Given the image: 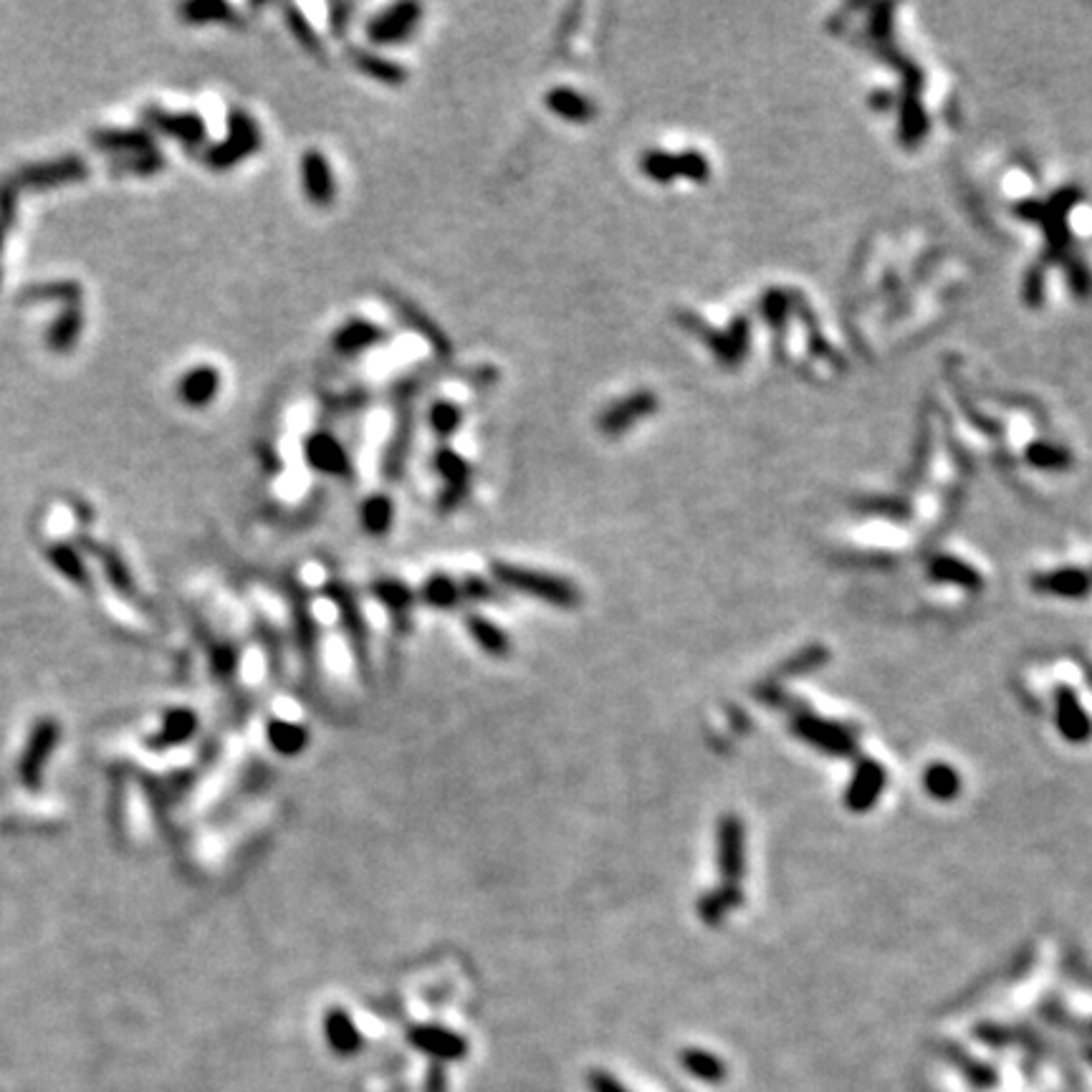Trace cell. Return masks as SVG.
<instances>
[{"label": "cell", "mask_w": 1092, "mask_h": 1092, "mask_svg": "<svg viewBox=\"0 0 1092 1092\" xmlns=\"http://www.w3.org/2000/svg\"><path fill=\"white\" fill-rule=\"evenodd\" d=\"M301 450L308 468L322 473V476L352 478V473H355L350 453H347V448L341 445V440L329 433V430H314V433H308Z\"/></svg>", "instance_id": "cell-5"}, {"label": "cell", "mask_w": 1092, "mask_h": 1092, "mask_svg": "<svg viewBox=\"0 0 1092 1092\" xmlns=\"http://www.w3.org/2000/svg\"><path fill=\"white\" fill-rule=\"evenodd\" d=\"M180 19H185L187 24L241 26V19L233 5L223 3V0H195V3L182 5Z\"/></svg>", "instance_id": "cell-22"}, {"label": "cell", "mask_w": 1092, "mask_h": 1092, "mask_svg": "<svg viewBox=\"0 0 1092 1092\" xmlns=\"http://www.w3.org/2000/svg\"><path fill=\"white\" fill-rule=\"evenodd\" d=\"M544 107L554 117L572 121V124H589L597 117V104L587 94L572 89V86H554L544 94Z\"/></svg>", "instance_id": "cell-13"}, {"label": "cell", "mask_w": 1092, "mask_h": 1092, "mask_svg": "<svg viewBox=\"0 0 1092 1092\" xmlns=\"http://www.w3.org/2000/svg\"><path fill=\"white\" fill-rule=\"evenodd\" d=\"M284 21H286V26H289L291 36L296 38V43H299L303 51H306L308 57L317 59L319 64H327V59H329L327 46H324V41L319 38L317 29L308 24V19L301 13L299 8H296V5H284Z\"/></svg>", "instance_id": "cell-20"}, {"label": "cell", "mask_w": 1092, "mask_h": 1092, "mask_svg": "<svg viewBox=\"0 0 1092 1092\" xmlns=\"http://www.w3.org/2000/svg\"><path fill=\"white\" fill-rule=\"evenodd\" d=\"M410 1045L423 1055L438 1062H458L468 1055V1042L453 1029L438 1027V1024H421L407 1034Z\"/></svg>", "instance_id": "cell-10"}, {"label": "cell", "mask_w": 1092, "mask_h": 1092, "mask_svg": "<svg viewBox=\"0 0 1092 1092\" xmlns=\"http://www.w3.org/2000/svg\"><path fill=\"white\" fill-rule=\"evenodd\" d=\"M86 165L79 157H66L57 159V162L48 165H31V168L19 170L13 185L19 187H48V185H61V182H69L76 178H84Z\"/></svg>", "instance_id": "cell-14"}, {"label": "cell", "mask_w": 1092, "mask_h": 1092, "mask_svg": "<svg viewBox=\"0 0 1092 1092\" xmlns=\"http://www.w3.org/2000/svg\"><path fill=\"white\" fill-rule=\"evenodd\" d=\"M388 339L390 332L379 327L377 322L364 317H352L344 324H339V329L332 334V350L344 360H355V357H362L383 347Z\"/></svg>", "instance_id": "cell-8"}, {"label": "cell", "mask_w": 1092, "mask_h": 1092, "mask_svg": "<svg viewBox=\"0 0 1092 1092\" xmlns=\"http://www.w3.org/2000/svg\"><path fill=\"white\" fill-rule=\"evenodd\" d=\"M410 407L412 405L400 407V417H397L395 433H393V438H390L388 448H385V456H383V473L390 478V481L402 478V473H405V466H407V458H410V450H412V440H415V417H412Z\"/></svg>", "instance_id": "cell-11"}, {"label": "cell", "mask_w": 1092, "mask_h": 1092, "mask_svg": "<svg viewBox=\"0 0 1092 1092\" xmlns=\"http://www.w3.org/2000/svg\"><path fill=\"white\" fill-rule=\"evenodd\" d=\"M15 185L13 182H5V185H0V218H3V225H8V220L13 218L15 213Z\"/></svg>", "instance_id": "cell-36"}, {"label": "cell", "mask_w": 1092, "mask_h": 1092, "mask_svg": "<svg viewBox=\"0 0 1092 1092\" xmlns=\"http://www.w3.org/2000/svg\"><path fill=\"white\" fill-rule=\"evenodd\" d=\"M423 599L435 610H453L461 603V584L445 575H433L423 584Z\"/></svg>", "instance_id": "cell-26"}, {"label": "cell", "mask_w": 1092, "mask_h": 1092, "mask_svg": "<svg viewBox=\"0 0 1092 1092\" xmlns=\"http://www.w3.org/2000/svg\"><path fill=\"white\" fill-rule=\"evenodd\" d=\"M929 787L934 789V792L951 794L953 792V771L946 769V766H936V769H931Z\"/></svg>", "instance_id": "cell-33"}, {"label": "cell", "mask_w": 1092, "mask_h": 1092, "mask_svg": "<svg viewBox=\"0 0 1092 1092\" xmlns=\"http://www.w3.org/2000/svg\"><path fill=\"white\" fill-rule=\"evenodd\" d=\"M372 592H374V597L379 599V603H383L385 607H390V610H395V612L410 610L412 599H415V597H412L410 589H407V584L395 582V579H379V582H374Z\"/></svg>", "instance_id": "cell-29"}, {"label": "cell", "mask_w": 1092, "mask_h": 1092, "mask_svg": "<svg viewBox=\"0 0 1092 1092\" xmlns=\"http://www.w3.org/2000/svg\"><path fill=\"white\" fill-rule=\"evenodd\" d=\"M681 1064L693 1078L703 1080V1083H721L724 1080V1064H721L719 1057L708 1055L703 1050H683Z\"/></svg>", "instance_id": "cell-27"}, {"label": "cell", "mask_w": 1092, "mask_h": 1092, "mask_svg": "<svg viewBox=\"0 0 1092 1092\" xmlns=\"http://www.w3.org/2000/svg\"><path fill=\"white\" fill-rule=\"evenodd\" d=\"M0 246H3V228H0Z\"/></svg>", "instance_id": "cell-39"}, {"label": "cell", "mask_w": 1092, "mask_h": 1092, "mask_svg": "<svg viewBox=\"0 0 1092 1092\" xmlns=\"http://www.w3.org/2000/svg\"><path fill=\"white\" fill-rule=\"evenodd\" d=\"M301 190L308 203L317 208H329L336 201V178L329 157L322 150H306L299 159Z\"/></svg>", "instance_id": "cell-9"}, {"label": "cell", "mask_w": 1092, "mask_h": 1092, "mask_svg": "<svg viewBox=\"0 0 1092 1092\" xmlns=\"http://www.w3.org/2000/svg\"><path fill=\"white\" fill-rule=\"evenodd\" d=\"M347 61H350L352 69L360 71L362 76H367V79L377 81V84H385V86H402L407 81V76H410L405 66H400L397 61L379 57V53L369 51V48H362V46H350V51H347Z\"/></svg>", "instance_id": "cell-15"}, {"label": "cell", "mask_w": 1092, "mask_h": 1092, "mask_svg": "<svg viewBox=\"0 0 1092 1092\" xmlns=\"http://www.w3.org/2000/svg\"><path fill=\"white\" fill-rule=\"evenodd\" d=\"M352 10H355V5H344V3L332 5V31L336 33V36H344L347 33Z\"/></svg>", "instance_id": "cell-37"}, {"label": "cell", "mask_w": 1092, "mask_h": 1092, "mask_svg": "<svg viewBox=\"0 0 1092 1092\" xmlns=\"http://www.w3.org/2000/svg\"><path fill=\"white\" fill-rule=\"evenodd\" d=\"M48 296H61L66 301H74L79 296V289L74 284H51L43 286V289L29 291V299H48Z\"/></svg>", "instance_id": "cell-32"}, {"label": "cell", "mask_w": 1092, "mask_h": 1092, "mask_svg": "<svg viewBox=\"0 0 1092 1092\" xmlns=\"http://www.w3.org/2000/svg\"><path fill=\"white\" fill-rule=\"evenodd\" d=\"M494 577L501 587L542 599V603L559 607V610H575L582 603V592H579L575 582L549 575V572L526 570V567L518 565H501L499 561V565H494Z\"/></svg>", "instance_id": "cell-1"}, {"label": "cell", "mask_w": 1092, "mask_h": 1092, "mask_svg": "<svg viewBox=\"0 0 1092 1092\" xmlns=\"http://www.w3.org/2000/svg\"><path fill=\"white\" fill-rule=\"evenodd\" d=\"M263 147V135L258 121L246 109H233L228 114V135L223 142L208 147L206 165L213 170H230L256 154Z\"/></svg>", "instance_id": "cell-2"}, {"label": "cell", "mask_w": 1092, "mask_h": 1092, "mask_svg": "<svg viewBox=\"0 0 1092 1092\" xmlns=\"http://www.w3.org/2000/svg\"><path fill=\"white\" fill-rule=\"evenodd\" d=\"M364 402H367V395L357 393V390H355V393H347V395H341V397H334V400L329 402V407H332V410H336V412H355V410H360V407H367Z\"/></svg>", "instance_id": "cell-34"}, {"label": "cell", "mask_w": 1092, "mask_h": 1092, "mask_svg": "<svg viewBox=\"0 0 1092 1092\" xmlns=\"http://www.w3.org/2000/svg\"><path fill=\"white\" fill-rule=\"evenodd\" d=\"M640 173L658 185H667L676 178L703 180L708 175V165L698 152L667 154L663 150H650L640 157Z\"/></svg>", "instance_id": "cell-6"}, {"label": "cell", "mask_w": 1092, "mask_h": 1092, "mask_svg": "<svg viewBox=\"0 0 1092 1092\" xmlns=\"http://www.w3.org/2000/svg\"><path fill=\"white\" fill-rule=\"evenodd\" d=\"M738 825L736 822H726L724 825V832H721V860H724V868H728L726 873H736L738 868V860H741V852H738Z\"/></svg>", "instance_id": "cell-30"}, {"label": "cell", "mask_w": 1092, "mask_h": 1092, "mask_svg": "<svg viewBox=\"0 0 1092 1092\" xmlns=\"http://www.w3.org/2000/svg\"><path fill=\"white\" fill-rule=\"evenodd\" d=\"M220 393V372L208 364L190 369L185 377L180 379L178 395L187 407H208L215 400V395Z\"/></svg>", "instance_id": "cell-16"}, {"label": "cell", "mask_w": 1092, "mask_h": 1092, "mask_svg": "<svg viewBox=\"0 0 1092 1092\" xmlns=\"http://www.w3.org/2000/svg\"><path fill=\"white\" fill-rule=\"evenodd\" d=\"M461 597L473 599V603H483V599L496 597V587H490L481 577H466V582L461 584Z\"/></svg>", "instance_id": "cell-31"}, {"label": "cell", "mask_w": 1092, "mask_h": 1092, "mask_svg": "<svg viewBox=\"0 0 1092 1092\" xmlns=\"http://www.w3.org/2000/svg\"><path fill=\"white\" fill-rule=\"evenodd\" d=\"M81 322H84V317H81L79 308L76 306L66 308L64 317H59L57 324L51 327V332H48V341H51L53 350L57 352L69 350L81 332Z\"/></svg>", "instance_id": "cell-28"}, {"label": "cell", "mask_w": 1092, "mask_h": 1092, "mask_svg": "<svg viewBox=\"0 0 1092 1092\" xmlns=\"http://www.w3.org/2000/svg\"><path fill=\"white\" fill-rule=\"evenodd\" d=\"M428 425L440 440H450L463 425V407L453 400H433L428 407Z\"/></svg>", "instance_id": "cell-25"}, {"label": "cell", "mask_w": 1092, "mask_h": 1092, "mask_svg": "<svg viewBox=\"0 0 1092 1092\" xmlns=\"http://www.w3.org/2000/svg\"><path fill=\"white\" fill-rule=\"evenodd\" d=\"M435 473L443 478L445 490H463V494H471V463L466 461L456 448L450 445H438L433 456Z\"/></svg>", "instance_id": "cell-18"}, {"label": "cell", "mask_w": 1092, "mask_h": 1092, "mask_svg": "<svg viewBox=\"0 0 1092 1092\" xmlns=\"http://www.w3.org/2000/svg\"><path fill=\"white\" fill-rule=\"evenodd\" d=\"M383 296L388 299L395 317L402 322V327L423 336L425 344H430V350L435 352V357H440V360H453V341H450L448 332H445L428 312H423L415 301L405 299V296L397 294V291L385 289Z\"/></svg>", "instance_id": "cell-3"}, {"label": "cell", "mask_w": 1092, "mask_h": 1092, "mask_svg": "<svg viewBox=\"0 0 1092 1092\" xmlns=\"http://www.w3.org/2000/svg\"><path fill=\"white\" fill-rule=\"evenodd\" d=\"M94 145L104 150H124V152H150L154 150L152 135L145 130H107L94 135Z\"/></svg>", "instance_id": "cell-24"}, {"label": "cell", "mask_w": 1092, "mask_h": 1092, "mask_svg": "<svg viewBox=\"0 0 1092 1092\" xmlns=\"http://www.w3.org/2000/svg\"><path fill=\"white\" fill-rule=\"evenodd\" d=\"M428 1092H445V1075L438 1067L430 1069L428 1078Z\"/></svg>", "instance_id": "cell-38"}, {"label": "cell", "mask_w": 1092, "mask_h": 1092, "mask_svg": "<svg viewBox=\"0 0 1092 1092\" xmlns=\"http://www.w3.org/2000/svg\"><path fill=\"white\" fill-rule=\"evenodd\" d=\"M395 521V501L388 494H372L360 506V526L369 537H388Z\"/></svg>", "instance_id": "cell-19"}, {"label": "cell", "mask_w": 1092, "mask_h": 1092, "mask_svg": "<svg viewBox=\"0 0 1092 1092\" xmlns=\"http://www.w3.org/2000/svg\"><path fill=\"white\" fill-rule=\"evenodd\" d=\"M266 738L271 743L274 752L284 754V757H296L306 749L308 743V731L299 724H291V721H271L266 728Z\"/></svg>", "instance_id": "cell-23"}, {"label": "cell", "mask_w": 1092, "mask_h": 1092, "mask_svg": "<svg viewBox=\"0 0 1092 1092\" xmlns=\"http://www.w3.org/2000/svg\"><path fill=\"white\" fill-rule=\"evenodd\" d=\"M423 21V5L410 3V0H402V3L390 5V8L379 10L369 19L367 24V38L374 46H397V43H407L412 38V33L417 31Z\"/></svg>", "instance_id": "cell-4"}, {"label": "cell", "mask_w": 1092, "mask_h": 1092, "mask_svg": "<svg viewBox=\"0 0 1092 1092\" xmlns=\"http://www.w3.org/2000/svg\"><path fill=\"white\" fill-rule=\"evenodd\" d=\"M150 124L157 126L168 137H175L182 145L197 147L206 142V121L192 112H165V109L150 107L145 112Z\"/></svg>", "instance_id": "cell-12"}, {"label": "cell", "mask_w": 1092, "mask_h": 1092, "mask_svg": "<svg viewBox=\"0 0 1092 1092\" xmlns=\"http://www.w3.org/2000/svg\"><path fill=\"white\" fill-rule=\"evenodd\" d=\"M589 1085H592V1092H627L612 1075L603 1072V1069H594V1072L589 1075Z\"/></svg>", "instance_id": "cell-35"}, {"label": "cell", "mask_w": 1092, "mask_h": 1092, "mask_svg": "<svg viewBox=\"0 0 1092 1092\" xmlns=\"http://www.w3.org/2000/svg\"><path fill=\"white\" fill-rule=\"evenodd\" d=\"M655 410H658V397L650 390H638V393L620 397L610 407H605L597 417V430L607 438H617V435H625L627 430L635 428V423L643 417L653 415Z\"/></svg>", "instance_id": "cell-7"}, {"label": "cell", "mask_w": 1092, "mask_h": 1092, "mask_svg": "<svg viewBox=\"0 0 1092 1092\" xmlns=\"http://www.w3.org/2000/svg\"><path fill=\"white\" fill-rule=\"evenodd\" d=\"M324 1034H327L329 1047H332L339 1057H355L364 1045L355 1019H352L344 1009H332V1012L324 1017Z\"/></svg>", "instance_id": "cell-17"}, {"label": "cell", "mask_w": 1092, "mask_h": 1092, "mask_svg": "<svg viewBox=\"0 0 1092 1092\" xmlns=\"http://www.w3.org/2000/svg\"><path fill=\"white\" fill-rule=\"evenodd\" d=\"M466 627L471 638L478 643V648L490 658H506L511 653V638L496 622L485 620L481 615H471L466 620Z\"/></svg>", "instance_id": "cell-21"}]
</instances>
